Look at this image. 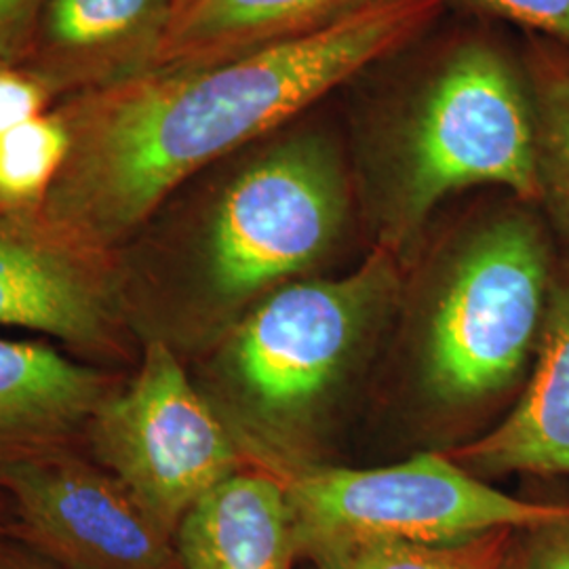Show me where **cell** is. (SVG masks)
<instances>
[{"mask_svg":"<svg viewBox=\"0 0 569 569\" xmlns=\"http://www.w3.org/2000/svg\"><path fill=\"white\" fill-rule=\"evenodd\" d=\"M0 531L61 569H183L173 536L87 451L16 468Z\"/></svg>","mask_w":569,"mask_h":569,"instance_id":"9","label":"cell"},{"mask_svg":"<svg viewBox=\"0 0 569 569\" xmlns=\"http://www.w3.org/2000/svg\"><path fill=\"white\" fill-rule=\"evenodd\" d=\"M517 533L502 529L460 545L369 542L331 550L310 563L315 569H512Z\"/></svg>","mask_w":569,"mask_h":569,"instance_id":"17","label":"cell"},{"mask_svg":"<svg viewBox=\"0 0 569 569\" xmlns=\"http://www.w3.org/2000/svg\"><path fill=\"white\" fill-rule=\"evenodd\" d=\"M399 287L397 258L376 247L340 279L281 284L207 348L204 382L244 467L302 460V446L357 363Z\"/></svg>","mask_w":569,"mask_h":569,"instance_id":"4","label":"cell"},{"mask_svg":"<svg viewBox=\"0 0 569 569\" xmlns=\"http://www.w3.org/2000/svg\"><path fill=\"white\" fill-rule=\"evenodd\" d=\"M258 470L283 486L300 561L369 542L460 545L569 519L568 502L502 493L435 453L367 470L306 460Z\"/></svg>","mask_w":569,"mask_h":569,"instance_id":"6","label":"cell"},{"mask_svg":"<svg viewBox=\"0 0 569 569\" xmlns=\"http://www.w3.org/2000/svg\"><path fill=\"white\" fill-rule=\"evenodd\" d=\"M512 569H569V519L519 531Z\"/></svg>","mask_w":569,"mask_h":569,"instance_id":"20","label":"cell"},{"mask_svg":"<svg viewBox=\"0 0 569 569\" xmlns=\"http://www.w3.org/2000/svg\"><path fill=\"white\" fill-rule=\"evenodd\" d=\"M70 150L68 122L39 114L0 136V213L39 211Z\"/></svg>","mask_w":569,"mask_h":569,"instance_id":"16","label":"cell"},{"mask_svg":"<svg viewBox=\"0 0 569 569\" xmlns=\"http://www.w3.org/2000/svg\"><path fill=\"white\" fill-rule=\"evenodd\" d=\"M173 540L183 569H293L300 561L283 486L258 468L211 489Z\"/></svg>","mask_w":569,"mask_h":569,"instance_id":"13","label":"cell"},{"mask_svg":"<svg viewBox=\"0 0 569 569\" xmlns=\"http://www.w3.org/2000/svg\"><path fill=\"white\" fill-rule=\"evenodd\" d=\"M0 569H61L0 531Z\"/></svg>","mask_w":569,"mask_h":569,"instance_id":"22","label":"cell"},{"mask_svg":"<svg viewBox=\"0 0 569 569\" xmlns=\"http://www.w3.org/2000/svg\"><path fill=\"white\" fill-rule=\"evenodd\" d=\"M451 7L388 0L296 41L84 91L61 110L70 150L37 213L81 244L121 253L190 178L336 98Z\"/></svg>","mask_w":569,"mask_h":569,"instance_id":"1","label":"cell"},{"mask_svg":"<svg viewBox=\"0 0 569 569\" xmlns=\"http://www.w3.org/2000/svg\"><path fill=\"white\" fill-rule=\"evenodd\" d=\"M47 0H0V63L28 56Z\"/></svg>","mask_w":569,"mask_h":569,"instance_id":"21","label":"cell"},{"mask_svg":"<svg viewBox=\"0 0 569 569\" xmlns=\"http://www.w3.org/2000/svg\"><path fill=\"white\" fill-rule=\"evenodd\" d=\"M388 0H171L150 68L230 60L317 34Z\"/></svg>","mask_w":569,"mask_h":569,"instance_id":"14","label":"cell"},{"mask_svg":"<svg viewBox=\"0 0 569 569\" xmlns=\"http://www.w3.org/2000/svg\"><path fill=\"white\" fill-rule=\"evenodd\" d=\"M171 0H47L30 68L58 89H102L152 66Z\"/></svg>","mask_w":569,"mask_h":569,"instance_id":"11","label":"cell"},{"mask_svg":"<svg viewBox=\"0 0 569 569\" xmlns=\"http://www.w3.org/2000/svg\"><path fill=\"white\" fill-rule=\"evenodd\" d=\"M346 89L348 157L376 247L399 258L468 188L538 204L533 103L507 26L451 7Z\"/></svg>","mask_w":569,"mask_h":569,"instance_id":"2","label":"cell"},{"mask_svg":"<svg viewBox=\"0 0 569 569\" xmlns=\"http://www.w3.org/2000/svg\"><path fill=\"white\" fill-rule=\"evenodd\" d=\"M124 371L41 340L0 338V483L16 468L87 451V430Z\"/></svg>","mask_w":569,"mask_h":569,"instance_id":"10","label":"cell"},{"mask_svg":"<svg viewBox=\"0 0 569 569\" xmlns=\"http://www.w3.org/2000/svg\"><path fill=\"white\" fill-rule=\"evenodd\" d=\"M7 519H9V502L4 493H0V528L7 523Z\"/></svg>","mask_w":569,"mask_h":569,"instance_id":"23","label":"cell"},{"mask_svg":"<svg viewBox=\"0 0 569 569\" xmlns=\"http://www.w3.org/2000/svg\"><path fill=\"white\" fill-rule=\"evenodd\" d=\"M53 93L37 72L0 63V136L42 114Z\"/></svg>","mask_w":569,"mask_h":569,"instance_id":"19","label":"cell"},{"mask_svg":"<svg viewBox=\"0 0 569 569\" xmlns=\"http://www.w3.org/2000/svg\"><path fill=\"white\" fill-rule=\"evenodd\" d=\"M453 9L512 26L569 51V0H451Z\"/></svg>","mask_w":569,"mask_h":569,"instance_id":"18","label":"cell"},{"mask_svg":"<svg viewBox=\"0 0 569 569\" xmlns=\"http://www.w3.org/2000/svg\"><path fill=\"white\" fill-rule=\"evenodd\" d=\"M352 199L346 133L321 106L249 146L159 256L121 258L140 345L211 348L266 293L326 262L345 239Z\"/></svg>","mask_w":569,"mask_h":569,"instance_id":"3","label":"cell"},{"mask_svg":"<svg viewBox=\"0 0 569 569\" xmlns=\"http://www.w3.org/2000/svg\"><path fill=\"white\" fill-rule=\"evenodd\" d=\"M456 458L489 475L569 477V249L557 260L526 390L500 427Z\"/></svg>","mask_w":569,"mask_h":569,"instance_id":"12","label":"cell"},{"mask_svg":"<svg viewBox=\"0 0 569 569\" xmlns=\"http://www.w3.org/2000/svg\"><path fill=\"white\" fill-rule=\"evenodd\" d=\"M425 340V382L446 403L515 387L542 336L559 260L542 209L519 197L467 226L448 253Z\"/></svg>","mask_w":569,"mask_h":569,"instance_id":"5","label":"cell"},{"mask_svg":"<svg viewBox=\"0 0 569 569\" xmlns=\"http://www.w3.org/2000/svg\"><path fill=\"white\" fill-rule=\"evenodd\" d=\"M87 453L173 538L188 510L244 468L180 352L157 338L143 340L136 369L93 416Z\"/></svg>","mask_w":569,"mask_h":569,"instance_id":"7","label":"cell"},{"mask_svg":"<svg viewBox=\"0 0 569 569\" xmlns=\"http://www.w3.org/2000/svg\"><path fill=\"white\" fill-rule=\"evenodd\" d=\"M536 121L538 207L569 249V51L536 34H519Z\"/></svg>","mask_w":569,"mask_h":569,"instance_id":"15","label":"cell"},{"mask_svg":"<svg viewBox=\"0 0 569 569\" xmlns=\"http://www.w3.org/2000/svg\"><path fill=\"white\" fill-rule=\"evenodd\" d=\"M0 327L58 340L87 363L121 371L142 348L127 315L121 253L81 244L37 211L0 213Z\"/></svg>","mask_w":569,"mask_h":569,"instance_id":"8","label":"cell"}]
</instances>
